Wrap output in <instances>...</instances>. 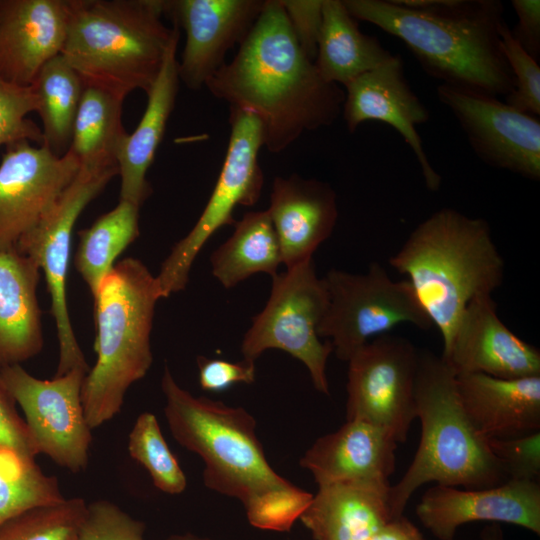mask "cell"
Returning <instances> with one entry per match:
<instances>
[{"instance_id": "obj_1", "label": "cell", "mask_w": 540, "mask_h": 540, "mask_svg": "<svg viewBox=\"0 0 540 540\" xmlns=\"http://www.w3.org/2000/svg\"><path fill=\"white\" fill-rule=\"evenodd\" d=\"M205 87L216 98L255 115L264 147L280 153L303 133L330 126L345 92L325 81L301 48L280 0H266L229 63Z\"/></svg>"}, {"instance_id": "obj_2", "label": "cell", "mask_w": 540, "mask_h": 540, "mask_svg": "<svg viewBox=\"0 0 540 540\" xmlns=\"http://www.w3.org/2000/svg\"><path fill=\"white\" fill-rule=\"evenodd\" d=\"M356 20L398 38L441 84L494 97L515 80L501 49L499 0H342Z\"/></svg>"}, {"instance_id": "obj_3", "label": "cell", "mask_w": 540, "mask_h": 540, "mask_svg": "<svg viewBox=\"0 0 540 540\" xmlns=\"http://www.w3.org/2000/svg\"><path fill=\"white\" fill-rule=\"evenodd\" d=\"M389 264L408 277L442 336L443 351L466 306L491 295L504 279V260L488 222L452 208H442L418 224Z\"/></svg>"}, {"instance_id": "obj_4", "label": "cell", "mask_w": 540, "mask_h": 540, "mask_svg": "<svg viewBox=\"0 0 540 540\" xmlns=\"http://www.w3.org/2000/svg\"><path fill=\"white\" fill-rule=\"evenodd\" d=\"M61 55L84 85L123 99L147 92L180 29L162 21L163 0H67Z\"/></svg>"}, {"instance_id": "obj_5", "label": "cell", "mask_w": 540, "mask_h": 540, "mask_svg": "<svg viewBox=\"0 0 540 540\" xmlns=\"http://www.w3.org/2000/svg\"><path fill=\"white\" fill-rule=\"evenodd\" d=\"M421 437L402 478L389 489L393 519L423 484L486 488L508 479L486 438L473 427L459 398L456 373L441 357L418 351L414 388Z\"/></svg>"}, {"instance_id": "obj_6", "label": "cell", "mask_w": 540, "mask_h": 540, "mask_svg": "<svg viewBox=\"0 0 540 540\" xmlns=\"http://www.w3.org/2000/svg\"><path fill=\"white\" fill-rule=\"evenodd\" d=\"M93 298L97 360L81 390L91 429L120 412L129 387L150 369L153 317L163 296L156 276L140 260L126 258L115 264Z\"/></svg>"}, {"instance_id": "obj_7", "label": "cell", "mask_w": 540, "mask_h": 540, "mask_svg": "<svg viewBox=\"0 0 540 540\" xmlns=\"http://www.w3.org/2000/svg\"><path fill=\"white\" fill-rule=\"evenodd\" d=\"M161 389L170 432L181 446L202 458L207 488L244 505L290 483L270 466L256 434V421L247 410L192 395L179 386L167 366Z\"/></svg>"}, {"instance_id": "obj_8", "label": "cell", "mask_w": 540, "mask_h": 540, "mask_svg": "<svg viewBox=\"0 0 540 540\" xmlns=\"http://www.w3.org/2000/svg\"><path fill=\"white\" fill-rule=\"evenodd\" d=\"M323 280L327 306L317 333L329 339L342 361L400 324L423 330L433 326L411 284L392 280L377 262H372L365 273L332 269Z\"/></svg>"}, {"instance_id": "obj_9", "label": "cell", "mask_w": 540, "mask_h": 540, "mask_svg": "<svg viewBox=\"0 0 540 540\" xmlns=\"http://www.w3.org/2000/svg\"><path fill=\"white\" fill-rule=\"evenodd\" d=\"M326 306V286L313 258L277 273L266 305L244 334L243 359L255 362L268 349L287 352L305 365L315 389L329 395L326 366L333 348L317 333Z\"/></svg>"}, {"instance_id": "obj_10", "label": "cell", "mask_w": 540, "mask_h": 540, "mask_svg": "<svg viewBox=\"0 0 540 540\" xmlns=\"http://www.w3.org/2000/svg\"><path fill=\"white\" fill-rule=\"evenodd\" d=\"M230 136L224 162L204 210L190 232L177 242L156 276L163 298L182 291L203 246L221 227L234 226L237 206H253L260 198L264 176L258 155L264 147L259 119L230 107Z\"/></svg>"}, {"instance_id": "obj_11", "label": "cell", "mask_w": 540, "mask_h": 540, "mask_svg": "<svg viewBox=\"0 0 540 540\" xmlns=\"http://www.w3.org/2000/svg\"><path fill=\"white\" fill-rule=\"evenodd\" d=\"M117 174L118 169L80 167L53 207L17 243L18 250L30 257L45 275L59 344L55 376L74 368L89 371L72 328L67 305L66 284L72 232L82 211Z\"/></svg>"}, {"instance_id": "obj_12", "label": "cell", "mask_w": 540, "mask_h": 540, "mask_svg": "<svg viewBox=\"0 0 540 540\" xmlns=\"http://www.w3.org/2000/svg\"><path fill=\"white\" fill-rule=\"evenodd\" d=\"M83 368L43 380L32 376L20 364L0 367V378L19 404L37 455L73 473L86 469L92 443L81 390Z\"/></svg>"}, {"instance_id": "obj_13", "label": "cell", "mask_w": 540, "mask_h": 540, "mask_svg": "<svg viewBox=\"0 0 540 540\" xmlns=\"http://www.w3.org/2000/svg\"><path fill=\"white\" fill-rule=\"evenodd\" d=\"M348 362L346 418L361 419L407 440L416 419L414 398L418 350L403 337L381 335Z\"/></svg>"}, {"instance_id": "obj_14", "label": "cell", "mask_w": 540, "mask_h": 540, "mask_svg": "<svg viewBox=\"0 0 540 540\" xmlns=\"http://www.w3.org/2000/svg\"><path fill=\"white\" fill-rule=\"evenodd\" d=\"M436 93L485 164L529 180L540 179L539 117L497 97L446 84H440Z\"/></svg>"}, {"instance_id": "obj_15", "label": "cell", "mask_w": 540, "mask_h": 540, "mask_svg": "<svg viewBox=\"0 0 540 540\" xmlns=\"http://www.w3.org/2000/svg\"><path fill=\"white\" fill-rule=\"evenodd\" d=\"M0 162V249L18 241L53 207L80 165L67 151L55 155L23 140L5 147Z\"/></svg>"}, {"instance_id": "obj_16", "label": "cell", "mask_w": 540, "mask_h": 540, "mask_svg": "<svg viewBox=\"0 0 540 540\" xmlns=\"http://www.w3.org/2000/svg\"><path fill=\"white\" fill-rule=\"evenodd\" d=\"M266 0H163V14L185 32L179 79L198 90L225 63L227 51L247 37Z\"/></svg>"}, {"instance_id": "obj_17", "label": "cell", "mask_w": 540, "mask_h": 540, "mask_svg": "<svg viewBox=\"0 0 540 540\" xmlns=\"http://www.w3.org/2000/svg\"><path fill=\"white\" fill-rule=\"evenodd\" d=\"M416 515L439 540H453L469 522L491 521L523 527L540 535V484L507 480L486 488L435 485L422 496Z\"/></svg>"}, {"instance_id": "obj_18", "label": "cell", "mask_w": 540, "mask_h": 540, "mask_svg": "<svg viewBox=\"0 0 540 540\" xmlns=\"http://www.w3.org/2000/svg\"><path fill=\"white\" fill-rule=\"evenodd\" d=\"M399 55L356 77L345 85L343 118L350 133L366 121L393 127L409 145L421 168L426 187L436 191L441 176L429 162L416 127L426 123L429 112L408 84Z\"/></svg>"}, {"instance_id": "obj_19", "label": "cell", "mask_w": 540, "mask_h": 540, "mask_svg": "<svg viewBox=\"0 0 540 540\" xmlns=\"http://www.w3.org/2000/svg\"><path fill=\"white\" fill-rule=\"evenodd\" d=\"M441 357L456 374L482 373L515 379L540 376V351L516 336L499 318L491 295L465 308Z\"/></svg>"}, {"instance_id": "obj_20", "label": "cell", "mask_w": 540, "mask_h": 540, "mask_svg": "<svg viewBox=\"0 0 540 540\" xmlns=\"http://www.w3.org/2000/svg\"><path fill=\"white\" fill-rule=\"evenodd\" d=\"M67 25V0H0V79L31 86L61 54Z\"/></svg>"}, {"instance_id": "obj_21", "label": "cell", "mask_w": 540, "mask_h": 540, "mask_svg": "<svg viewBox=\"0 0 540 540\" xmlns=\"http://www.w3.org/2000/svg\"><path fill=\"white\" fill-rule=\"evenodd\" d=\"M277 234L282 264L293 268L313 258L332 234L337 218V196L327 182L298 174L274 178L267 209Z\"/></svg>"}, {"instance_id": "obj_22", "label": "cell", "mask_w": 540, "mask_h": 540, "mask_svg": "<svg viewBox=\"0 0 540 540\" xmlns=\"http://www.w3.org/2000/svg\"><path fill=\"white\" fill-rule=\"evenodd\" d=\"M397 442L381 427L361 419L347 420L318 438L300 459L315 482L388 484L395 470Z\"/></svg>"}, {"instance_id": "obj_23", "label": "cell", "mask_w": 540, "mask_h": 540, "mask_svg": "<svg viewBox=\"0 0 540 540\" xmlns=\"http://www.w3.org/2000/svg\"><path fill=\"white\" fill-rule=\"evenodd\" d=\"M456 383L461 404L482 437L508 439L540 431V376L460 373Z\"/></svg>"}, {"instance_id": "obj_24", "label": "cell", "mask_w": 540, "mask_h": 540, "mask_svg": "<svg viewBox=\"0 0 540 540\" xmlns=\"http://www.w3.org/2000/svg\"><path fill=\"white\" fill-rule=\"evenodd\" d=\"M389 489V483L320 485L300 520L314 540H369L393 520Z\"/></svg>"}, {"instance_id": "obj_25", "label": "cell", "mask_w": 540, "mask_h": 540, "mask_svg": "<svg viewBox=\"0 0 540 540\" xmlns=\"http://www.w3.org/2000/svg\"><path fill=\"white\" fill-rule=\"evenodd\" d=\"M39 277L37 264L17 247L0 249V367L27 361L43 348Z\"/></svg>"}, {"instance_id": "obj_26", "label": "cell", "mask_w": 540, "mask_h": 540, "mask_svg": "<svg viewBox=\"0 0 540 540\" xmlns=\"http://www.w3.org/2000/svg\"><path fill=\"white\" fill-rule=\"evenodd\" d=\"M178 41L169 48L161 70L146 92L147 105L137 127L127 134L117 157L120 200L141 206L151 193L146 174L154 160L179 88Z\"/></svg>"}, {"instance_id": "obj_27", "label": "cell", "mask_w": 540, "mask_h": 540, "mask_svg": "<svg viewBox=\"0 0 540 540\" xmlns=\"http://www.w3.org/2000/svg\"><path fill=\"white\" fill-rule=\"evenodd\" d=\"M392 55L378 38L361 32L342 0H323L314 64L325 81L345 86Z\"/></svg>"}, {"instance_id": "obj_28", "label": "cell", "mask_w": 540, "mask_h": 540, "mask_svg": "<svg viewBox=\"0 0 540 540\" xmlns=\"http://www.w3.org/2000/svg\"><path fill=\"white\" fill-rule=\"evenodd\" d=\"M210 263L213 276L226 289L257 273L275 276L282 253L267 210L245 213L232 235L213 251Z\"/></svg>"}, {"instance_id": "obj_29", "label": "cell", "mask_w": 540, "mask_h": 540, "mask_svg": "<svg viewBox=\"0 0 540 540\" xmlns=\"http://www.w3.org/2000/svg\"><path fill=\"white\" fill-rule=\"evenodd\" d=\"M124 100L85 85L68 149L80 167L118 169V153L128 134L122 124Z\"/></svg>"}, {"instance_id": "obj_30", "label": "cell", "mask_w": 540, "mask_h": 540, "mask_svg": "<svg viewBox=\"0 0 540 540\" xmlns=\"http://www.w3.org/2000/svg\"><path fill=\"white\" fill-rule=\"evenodd\" d=\"M38 99L43 145L55 155L70 146L73 124L84 90L79 74L61 55L46 62L32 84Z\"/></svg>"}, {"instance_id": "obj_31", "label": "cell", "mask_w": 540, "mask_h": 540, "mask_svg": "<svg viewBox=\"0 0 540 540\" xmlns=\"http://www.w3.org/2000/svg\"><path fill=\"white\" fill-rule=\"evenodd\" d=\"M139 209L136 204L119 200L115 208L79 232L74 263L92 296L118 256L138 237Z\"/></svg>"}, {"instance_id": "obj_32", "label": "cell", "mask_w": 540, "mask_h": 540, "mask_svg": "<svg viewBox=\"0 0 540 540\" xmlns=\"http://www.w3.org/2000/svg\"><path fill=\"white\" fill-rule=\"evenodd\" d=\"M58 479L35 459L0 450V524L27 509L63 501Z\"/></svg>"}, {"instance_id": "obj_33", "label": "cell", "mask_w": 540, "mask_h": 540, "mask_svg": "<svg viewBox=\"0 0 540 540\" xmlns=\"http://www.w3.org/2000/svg\"><path fill=\"white\" fill-rule=\"evenodd\" d=\"M130 456L149 473L153 484L160 491L177 495L187 487L186 476L164 439L156 416L141 413L128 438Z\"/></svg>"}, {"instance_id": "obj_34", "label": "cell", "mask_w": 540, "mask_h": 540, "mask_svg": "<svg viewBox=\"0 0 540 540\" xmlns=\"http://www.w3.org/2000/svg\"><path fill=\"white\" fill-rule=\"evenodd\" d=\"M86 504L73 497L27 509L0 524V540H73Z\"/></svg>"}, {"instance_id": "obj_35", "label": "cell", "mask_w": 540, "mask_h": 540, "mask_svg": "<svg viewBox=\"0 0 540 540\" xmlns=\"http://www.w3.org/2000/svg\"><path fill=\"white\" fill-rule=\"evenodd\" d=\"M313 494L291 482L269 490L245 503L249 523L262 530L290 531L297 519L307 509Z\"/></svg>"}, {"instance_id": "obj_36", "label": "cell", "mask_w": 540, "mask_h": 540, "mask_svg": "<svg viewBox=\"0 0 540 540\" xmlns=\"http://www.w3.org/2000/svg\"><path fill=\"white\" fill-rule=\"evenodd\" d=\"M501 49L515 80L505 103L523 113L540 115V67L514 39L506 21L500 28Z\"/></svg>"}, {"instance_id": "obj_37", "label": "cell", "mask_w": 540, "mask_h": 540, "mask_svg": "<svg viewBox=\"0 0 540 540\" xmlns=\"http://www.w3.org/2000/svg\"><path fill=\"white\" fill-rule=\"evenodd\" d=\"M37 108L32 85L19 86L0 79V147L23 140L43 145L42 130L28 118Z\"/></svg>"}, {"instance_id": "obj_38", "label": "cell", "mask_w": 540, "mask_h": 540, "mask_svg": "<svg viewBox=\"0 0 540 540\" xmlns=\"http://www.w3.org/2000/svg\"><path fill=\"white\" fill-rule=\"evenodd\" d=\"M145 524L109 500L86 504L74 540H144Z\"/></svg>"}, {"instance_id": "obj_39", "label": "cell", "mask_w": 540, "mask_h": 540, "mask_svg": "<svg viewBox=\"0 0 540 540\" xmlns=\"http://www.w3.org/2000/svg\"><path fill=\"white\" fill-rule=\"evenodd\" d=\"M486 440L508 480L539 482L540 431L515 438Z\"/></svg>"}, {"instance_id": "obj_40", "label": "cell", "mask_w": 540, "mask_h": 540, "mask_svg": "<svg viewBox=\"0 0 540 540\" xmlns=\"http://www.w3.org/2000/svg\"><path fill=\"white\" fill-rule=\"evenodd\" d=\"M199 384L209 392H223L235 384H252L256 378L255 362L242 359L230 362L223 359L197 357Z\"/></svg>"}, {"instance_id": "obj_41", "label": "cell", "mask_w": 540, "mask_h": 540, "mask_svg": "<svg viewBox=\"0 0 540 540\" xmlns=\"http://www.w3.org/2000/svg\"><path fill=\"white\" fill-rule=\"evenodd\" d=\"M280 1L301 48L314 61L322 24L323 0Z\"/></svg>"}, {"instance_id": "obj_42", "label": "cell", "mask_w": 540, "mask_h": 540, "mask_svg": "<svg viewBox=\"0 0 540 540\" xmlns=\"http://www.w3.org/2000/svg\"><path fill=\"white\" fill-rule=\"evenodd\" d=\"M0 450H11L28 458L37 456L28 427L16 402L0 378Z\"/></svg>"}, {"instance_id": "obj_43", "label": "cell", "mask_w": 540, "mask_h": 540, "mask_svg": "<svg viewBox=\"0 0 540 540\" xmlns=\"http://www.w3.org/2000/svg\"><path fill=\"white\" fill-rule=\"evenodd\" d=\"M517 25L511 30L514 39L537 62L540 56V1L512 0Z\"/></svg>"}, {"instance_id": "obj_44", "label": "cell", "mask_w": 540, "mask_h": 540, "mask_svg": "<svg viewBox=\"0 0 540 540\" xmlns=\"http://www.w3.org/2000/svg\"><path fill=\"white\" fill-rule=\"evenodd\" d=\"M369 540H425L420 530L403 515L389 521Z\"/></svg>"}, {"instance_id": "obj_45", "label": "cell", "mask_w": 540, "mask_h": 540, "mask_svg": "<svg viewBox=\"0 0 540 540\" xmlns=\"http://www.w3.org/2000/svg\"><path fill=\"white\" fill-rule=\"evenodd\" d=\"M480 537L481 540H505L503 530L497 523L486 526L481 531Z\"/></svg>"}, {"instance_id": "obj_46", "label": "cell", "mask_w": 540, "mask_h": 540, "mask_svg": "<svg viewBox=\"0 0 540 540\" xmlns=\"http://www.w3.org/2000/svg\"><path fill=\"white\" fill-rule=\"evenodd\" d=\"M164 540H213L210 538L200 537L196 536L194 534L186 533V534H175L167 537Z\"/></svg>"}, {"instance_id": "obj_47", "label": "cell", "mask_w": 540, "mask_h": 540, "mask_svg": "<svg viewBox=\"0 0 540 540\" xmlns=\"http://www.w3.org/2000/svg\"><path fill=\"white\" fill-rule=\"evenodd\" d=\"M74 540V539H73Z\"/></svg>"}]
</instances>
